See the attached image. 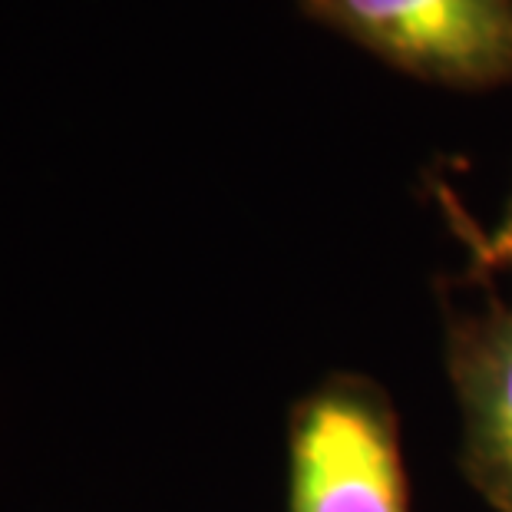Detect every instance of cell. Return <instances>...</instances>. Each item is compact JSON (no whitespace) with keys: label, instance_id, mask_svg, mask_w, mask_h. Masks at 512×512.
<instances>
[{"label":"cell","instance_id":"obj_1","mask_svg":"<svg viewBox=\"0 0 512 512\" xmlns=\"http://www.w3.org/2000/svg\"><path fill=\"white\" fill-rule=\"evenodd\" d=\"M288 512H410L397 420L380 387L334 377L298 403Z\"/></svg>","mask_w":512,"mask_h":512},{"label":"cell","instance_id":"obj_2","mask_svg":"<svg viewBox=\"0 0 512 512\" xmlns=\"http://www.w3.org/2000/svg\"><path fill=\"white\" fill-rule=\"evenodd\" d=\"M304 10L420 80L486 90L512 80V0H301Z\"/></svg>","mask_w":512,"mask_h":512},{"label":"cell","instance_id":"obj_4","mask_svg":"<svg viewBox=\"0 0 512 512\" xmlns=\"http://www.w3.org/2000/svg\"><path fill=\"white\" fill-rule=\"evenodd\" d=\"M476 258L483 268H512V192L496 225L476 238Z\"/></svg>","mask_w":512,"mask_h":512},{"label":"cell","instance_id":"obj_3","mask_svg":"<svg viewBox=\"0 0 512 512\" xmlns=\"http://www.w3.org/2000/svg\"><path fill=\"white\" fill-rule=\"evenodd\" d=\"M450 374L466 473L496 512H512V304L453 331Z\"/></svg>","mask_w":512,"mask_h":512}]
</instances>
